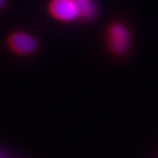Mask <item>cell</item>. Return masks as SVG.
<instances>
[{
	"label": "cell",
	"instance_id": "1",
	"mask_svg": "<svg viewBox=\"0 0 158 158\" xmlns=\"http://www.w3.org/2000/svg\"><path fill=\"white\" fill-rule=\"evenodd\" d=\"M49 11L53 17L61 21H74L80 17L73 0H53Z\"/></svg>",
	"mask_w": 158,
	"mask_h": 158
},
{
	"label": "cell",
	"instance_id": "2",
	"mask_svg": "<svg viewBox=\"0 0 158 158\" xmlns=\"http://www.w3.org/2000/svg\"><path fill=\"white\" fill-rule=\"evenodd\" d=\"M109 45L115 53L124 54L130 45V35L128 29L122 25H114L109 29Z\"/></svg>",
	"mask_w": 158,
	"mask_h": 158
},
{
	"label": "cell",
	"instance_id": "3",
	"mask_svg": "<svg viewBox=\"0 0 158 158\" xmlns=\"http://www.w3.org/2000/svg\"><path fill=\"white\" fill-rule=\"evenodd\" d=\"M36 46V40L26 33H14L10 38V47L19 54H31Z\"/></svg>",
	"mask_w": 158,
	"mask_h": 158
},
{
	"label": "cell",
	"instance_id": "4",
	"mask_svg": "<svg viewBox=\"0 0 158 158\" xmlns=\"http://www.w3.org/2000/svg\"><path fill=\"white\" fill-rule=\"evenodd\" d=\"M79 11V15L82 18H91L95 14V6L90 0H73Z\"/></svg>",
	"mask_w": 158,
	"mask_h": 158
},
{
	"label": "cell",
	"instance_id": "5",
	"mask_svg": "<svg viewBox=\"0 0 158 158\" xmlns=\"http://www.w3.org/2000/svg\"><path fill=\"white\" fill-rule=\"evenodd\" d=\"M4 4H5V0H0V7H2Z\"/></svg>",
	"mask_w": 158,
	"mask_h": 158
}]
</instances>
